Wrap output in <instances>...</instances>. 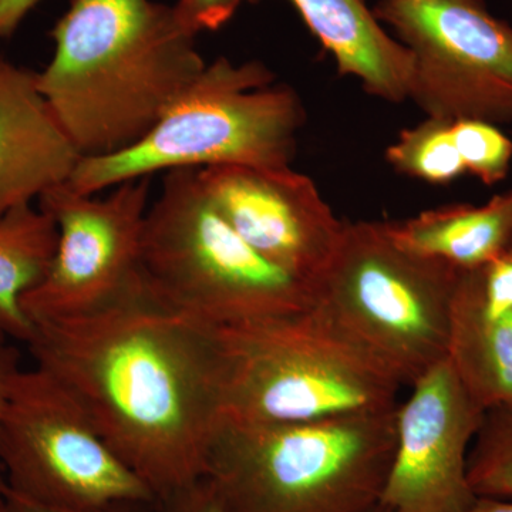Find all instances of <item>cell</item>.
<instances>
[{
    "label": "cell",
    "instance_id": "9a60e30c",
    "mask_svg": "<svg viewBox=\"0 0 512 512\" xmlns=\"http://www.w3.org/2000/svg\"><path fill=\"white\" fill-rule=\"evenodd\" d=\"M387 227L400 247L471 271L512 245V188L484 205H444Z\"/></svg>",
    "mask_w": 512,
    "mask_h": 512
},
{
    "label": "cell",
    "instance_id": "4fadbf2b",
    "mask_svg": "<svg viewBox=\"0 0 512 512\" xmlns=\"http://www.w3.org/2000/svg\"><path fill=\"white\" fill-rule=\"evenodd\" d=\"M80 160L37 72L0 57V218L66 183Z\"/></svg>",
    "mask_w": 512,
    "mask_h": 512
},
{
    "label": "cell",
    "instance_id": "6da1fadb",
    "mask_svg": "<svg viewBox=\"0 0 512 512\" xmlns=\"http://www.w3.org/2000/svg\"><path fill=\"white\" fill-rule=\"evenodd\" d=\"M26 345L157 498L204 478L221 421L210 326L143 284L100 311L33 322Z\"/></svg>",
    "mask_w": 512,
    "mask_h": 512
},
{
    "label": "cell",
    "instance_id": "d4e9b609",
    "mask_svg": "<svg viewBox=\"0 0 512 512\" xmlns=\"http://www.w3.org/2000/svg\"><path fill=\"white\" fill-rule=\"evenodd\" d=\"M157 503H123L109 505V507L87 508V510H73V508L50 507L35 503L28 498L6 491L5 505L2 512H157Z\"/></svg>",
    "mask_w": 512,
    "mask_h": 512
},
{
    "label": "cell",
    "instance_id": "ba28073f",
    "mask_svg": "<svg viewBox=\"0 0 512 512\" xmlns=\"http://www.w3.org/2000/svg\"><path fill=\"white\" fill-rule=\"evenodd\" d=\"M0 466L12 493L50 507L87 510L158 501L72 394L39 367L20 369L10 384Z\"/></svg>",
    "mask_w": 512,
    "mask_h": 512
},
{
    "label": "cell",
    "instance_id": "7402d4cb",
    "mask_svg": "<svg viewBox=\"0 0 512 512\" xmlns=\"http://www.w3.org/2000/svg\"><path fill=\"white\" fill-rule=\"evenodd\" d=\"M247 0H178L174 8L194 33L221 29Z\"/></svg>",
    "mask_w": 512,
    "mask_h": 512
},
{
    "label": "cell",
    "instance_id": "7c38bea8",
    "mask_svg": "<svg viewBox=\"0 0 512 512\" xmlns=\"http://www.w3.org/2000/svg\"><path fill=\"white\" fill-rule=\"evenodd\" d=\"M197 174L212 207L244 241L313 288L338 248L345 222L308 175L291 167L242 165L201 168Z\"/></svg>",
    "mask_w": 512,
    "mask_h": 512
},
{
    "label": "cell",
    "instance_id": "ffe728a7",
    "mask_svg": "<svg viewBox=\"0 0 512 512\" xmlns=\"http://www.w3.org/2000/svg\"><path fill=\"white\" fill-rule=\"evenodd\" d=\"M451 137L466 173L493 187L510 173L512 141L495 124L481 120L451 121Z\"/></svg>",
    "mask_w": 512,
    "mask_h": 512
},
{
    "label": "cell",
    "instance_id": "7a4b0ae2",
    "mask_svg": "<svg viewBox=\"0 0 512 512\" xmlns=\"http://www.w3.org/2000/svg\"><path fill=\"white\" fill-rule=\"evenodd\" d=\"M37 84L82 158L136 146L207 66L173 6L72 0Z\"/></svg>",
    "mask_w": 512,
    "mask_h": 512
},
{
    "label": "cell",
    "instance_id": "cb8c5ba5",
    "mask_svg": "<svg viewBox=\"0 0 512 512\" xmlns=\"http://www.w3.org/2000/svg\"><path fill=\"white\" fill-rule=\"evenodd\" d=\"M9 339V336L0 329V434H2L3 414H5L6 403H8L10 384H12L16 373L22 369L19 365L18 349L9 342ZM6 491H8V484H6L2 466H0V512L3 511V505H5Z\"/></svg>",
    "mask_w": 512,
    "mask_h": 512
},
{
    "label": "cell",
    "instance_id": "d6986e66",
    "mask_svg": "<svg viewBox=\"0 0 512 512\" xmlns=\"http://www.w3.org/2000/svg\"><path fill=\"white\" fill-rule=\"evenodd\" d=\"M468 481L478 498L512 501V406L485 410L468 453Z\"/></svg>",
    "mask_w": 512,
    "mask_h": 512
},
{
    "label": "cell",
    "instance_id": "52a82bcc",
    "mask_svg": "<svg viewBox=\"0 0 512 512\" xmlns=\"http://www.w3.org/2000/svg\"><path fill=\"white\" fill-rule=\"evenodd\" d=\"M461 271L400 247L387 222H345L313 289L316 303L412 386L448 357Z\"/></svg>",
    "mask_w": 512,
    "mask_h": 512
},
{
    "label": "cell",
    "instance_id": "83f0119b",
    "mask_svg": "<svg viewBox=\"0 0 512 512\" xmlns=\"http://www.w3.org/2000/svg\"><path fill=\"white\" fill-rule=\"evenodd\" d=\"M366 512H389L386 510V508L383 507L382 504H377L375 507L370 508V510H367Z\"/></svg>",
    "mask_w": 512,
    "mask_h": 512
},
{
    "label": "cell",
    "instance_id": "9c48e42d",
    "mask_svg": "<svg viewBox=\"0 0 512 512\" xmlns=\"http://www.w3.org/2000/svg\"><path fill=\"white\" fill-rule=\"evenodd\" d=\"M413 56L407 100L431 119L512 123V28L483 0H379Z\"/></svg>",
    "mask_w": 512,
    "mask_h": 512
},
{
    "label": "cell",
    "instance_id": "4316f807",
    "mask_svg": "<svg viewBox=\"0 0 512 512\" xmlns=\"http://www.w3.org/2000/svg\"><path fill=\"white\" fill-rule=\"evenodd\" d=\"M466 512H512V501L478 498L476 504Z\"/></svg>",
    "mask_w": 512,
    "mask_h": 512
},
{
    "label": "cell",
    "instance_id": "484cf974",
    "mask_svg": "<svg viewBox=\"0 0 512 512\" xmlns=\"http://www.w3.org/2000/svg\"><path fill=\"white\" fill-rule=\"evenodd\" d=\"M42 0H0V40L12 36Z\"/></svg>",
    "mask_w": 512,
    "mask_h": 512
},
{
    "label": "cell",
    "instance_id": "e0dca14e",
    "mask_svg": "<svg viewBox=\"0 0 512 512\" xmlns=\"http://www.w3.org/2000/svg\"><path fill=\"white\" fill-rule=\"evenodd\" d=\"M59 229L47 212L20 205L0 218V329L28 343L33 323L22 298L43 281L55 259Z\"/></svg>",
    "mask_w": 512,
    "mask_h": 512
},
{
    "label": "cell",
    "instance_id": "5b68a950",
    "mask_svg": "<svg viewBox=\"0 0 512 512\" xmlns=\"http://www.w3.org/2000/svg\"><path fill=\"white\" fill-rule=\"evenodd\" d=\"M259 60L218 57L164 111L136 146L82 158L66 184L82 194L183 168L291 167L306 111L295 89Z\"/></svg>",
    "mask_w": 512,
    "mask_h": 512
},
{
    "label": "cell",
    "instance_id": "44dd1931",
    "mask_svg": "<svg viewBox=\"0 0 512 512\" xmlns=\"http://www.w3.org/2000/svg\"><path fill=\"white\" fill-rule=\"evenodd\" d=\"M457 292L488 315L512 312V245L488 264L461 271Z\"/></svg>",
    "mask_w": 512,
    "mask_h": 512
},
{
    "label": "cell",
    "instance_id": "8fae6325",
    "mask_svg": "<svg viewBox=\"0 0 512 512\" xmlns=\"http://www.w3.org/2000/svg\"><path fill=\"white\" fill-rule=\"evenodd\" d=\"M397 406L396 448L380 504L389 512H466L476 504L468 453L485 410L448 357Z\"/></svg>",
    "mask_w": 512,
    "mask_h": 512
},
{
    "label": "cell",
    "instance_id": "30bf717a",
    "mask_svg": "<svg viewBox=\"0 0 512 512\" xmlns=\"http://www.w3.org/2000/svg\"><path fill=\"white\" fill-rule=\"evenodd\" d=\"M151 177L116 185L106 198L66 183L39 197L59 229L55 259L43 281L22 298L30 322L74 318L113 305L143 286L141 238Z\"/></svg>",
    "mask_w": 512,
    "mask_h": 512
},
{
    "label": "cell",
    "instance_id": "ac0fdd59",
    "mask_svg": "<svg viewBox=\"0 0 512 512\" xmlns=\"http://www.w3.org/2000/svg\"><path fill=\"white\" fill-rule=\"evenodd\" d=\"M386 161L397 173L429 184H448L466 173L451 137V121L431 117L403 130L387 147Z\"/></svg>",
    "mask_w": 512,
    "mask_h": 512
},
{
    "label": "cell",
    "instance_id": "3957f363",
    "mask_svg": "<svg viewBox=\"0 0 512 512\" xmlns=\"http://www.w3.org/2000/svg\"><path fill=\"white\" fill-rule=\"evenodd\" d=\"M210 330L225 419L303 424L399 406L402 383L319 303Z\"/></svg>",
    "mask_w": 512,
    "mask_h": 512
},
{
    "label": "cell",
    "instance_id": "2e32d148",
    "mask_svg": "<svg viewBox=\"0 0 512 512\" xmlns=\"http://www.w3.org/2000/svg\"><path fill=\"white\" fill-rule=\"evenodd\" d=\"M448 360L484 410L512 406V312L488 315L456 289Z\"/></svg>",
    "mask_w": 512,
    "mask_h": 512
},
{
    "label": "cell",
    "instance_id": "8992f818",
    "mask_svg": "<svg viewBox=\"0 0 512 512\" xmlns=\"http://www.w3.org/2000/svg\"><path fill=\"white\" fill-rule=\"evenodd\" d=\"M141 275L157 301L205 326L306 311L315 291L256 252L212 207L197 170L165 173L148 207Z\"/></svg>",
    "mask_w": 512,
    "mask_h": 512
},
{
    "label": "cell",
    "instance_id": "5bb4252c",
    "mask_svg": "<svg viewBox=\"0 0 512 512\" xmlns=\"http://www.w3.org/2000/svg\"><path fill=\"white\" fill-rule=\"evenodd\" d=\"M258 2V0H247ZM339 74L359 80L370 96L403 103L409 93L413 56L377 20L365 0H289Z\"/></svg>",
    "mask_w": 512,
    "mask_h": 512
},
{
    "label": "cell",
    "instance_id": "277c9868",
    "mask_svg": "<svg viewBox=\"0 0 512 512\" xmlns=\"http://www.w3.org/2000/svg\"><path fill=\"white\" fill-rule=\"evenodd\" d=\"M396 413L303 424L221 417L204 478L227 512H366L389 477Z\"/></svg>",
    "mask_w": 512,
    "mask_h": 512
},
{
    "label": "cell",
    "instance_id": "603a6c76",
    "mask_svg": "<svg viewBox=\"0 0 512 512\" xmlns=\"http://www.w3.org/2000/svg\"><path fill=\"white\" fill-rule=\"evenodd\" d=\"M157 512H227L205 478L158 498Z\"/></svg>",
    "mask_w": 512,
    "mask_h": 512
}]
</instances>
